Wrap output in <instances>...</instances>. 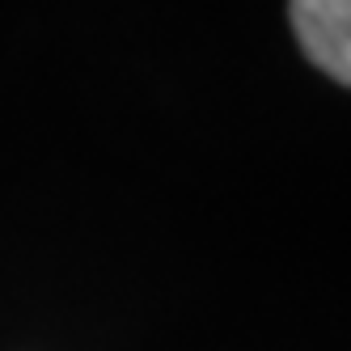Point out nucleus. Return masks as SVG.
Here are the masks:
<instances>
[{"label": "nucleus", "instance_id": "obj_1", "mask_svg": "<svg viewBox=\"0 0 351 351\" xmlns=\"http://www.w3.org/2000/svg\"><path fill=\"white\" fill-rule=\"evenodd\" d=\"M288 17L305 60L330 81L351 85V0H292Z\"/></svg>", "mask_w": 351, "mask_h": 351}]
</instances>
